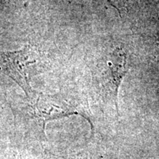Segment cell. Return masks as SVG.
<instances>
[{
    "label": "cell",
    "mask_w": 159,
    "mask_h": 159,
    "mask_svg": "<svg viewBox=\"0 0 159 159\" xmlns=\"http://www.w3.org/2000/svg\"><path fill=\"white\" fill-rule=\"evenodd\" d=\"M1 55L2 70L30 97L32 89L29 83L28 68L37 61V53L28 45L19 51L2 52Z\"/></svg>",
    "instance_id": "1"
},
{
    "label": "cell",
    "mask_w": 159,
    "mask_h": 159,
    "mask_svg": "<svg viewBox=\"0 0 159 159\" xmlns=\"http://www.w3.org/2000/svg\"><path fill=\"white\" fill-rule=\"evenodd\" d=\"M108 70L105 71L104 83L117 103L118 89L128 72L127 57L125 52L117 47L111 54L108 62Z\"/></svg>",
    "instance_id": "2"
}]
</instances>
